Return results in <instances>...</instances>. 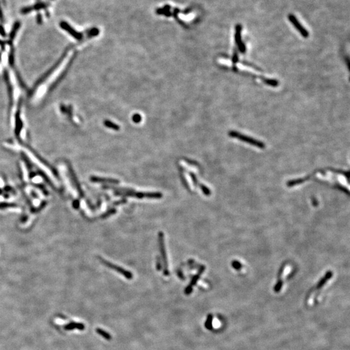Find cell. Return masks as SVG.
<instances>
[{
  "label": "cell",
  "instance_id": "cell-1",
  "mask_svg": "<svg viewBox=\"0 0 350 350\" xmlns=\"http://www.w3.org/2000/svg\"><path fill=\"white\" fill-rule=\"evenodd\" d=\"M73 53L67 51L61 57L60 60L42 77L35 85L31 93V101L38 103L44 99L53 89L55 86L64 76L72 60Z\"/></svg>",
  "mask_w": 350,
  "mask_h": 350
},
{
  "label": "cell",
  "instance_id": "cell-2",
  "mask_svg": "<svg viewBox=\"0 0 350 350\" xmlns=\"http://www.w3.org/2000/svg\"><path fill=\"white\" fill-rule=\"evenodd\" d=\"M229 135L231 136L232 138H237L239 140H241L242 141H244L245 143H247V144H249L252 145H254L255 147H257L260 148H264L265 145L263 144V142L255 140L252 138L249 137V136L247 135H243L242 134H240L238 132L236 131H230L229 132Z\"/></svg>",
  "mask_w": 350,
  "mask_h": 350
},
{
  "label": "cell",
  "instance_id": "cell-3",
  "mask_svg": "<svg viewBox=\"0 0 350 350\" xmlns=\"http://www.w3.org/2000/svg\"><path fill=\"white\" fill-rule=\"evenodd\" d=\"M288 18L289 19V21L291 22V23L293 24L295 27V28L300 32V33L303 37L307 38L309 36V32L303 27L300 22L298 21V19L296 18V17L294 15H289Z\"/></svg>",
  "mask_w": 350,
  "mask_h": 350
},
{
  "label": "cell",
  "instance_id": "cell-4",
  "mask_svg": "<svg viewBox=\"0 0 350 350\" xmlns=\"http://www.w3.org/2000/svg\"><path fill=\"white\" fill-rule=\"evenodd\" d=\"M241 31L242 26L240 24H237L235 26V40L237 44L239 50L241 53H244L246 51V48L244 43L241 40Z\"/></svg>",
  "mask_w": 350,
  "mask_h": 350
},
{
  "label": "cell",
  "instance_id": "cell-5",
  "mask_svg": "<svg viewBox=\"0 0 350 350\" xmlns=\"http://www.w3.org/2000/svg\"><path fill=\"white\" fill-rule=\"evenodd\" d=\"M60 26L61 28L65 31H66L68 33L76 38L77 40H81L82 38V34L81 32H77L75 31L71 26H70L67 22H61L60 23Z\"/></svg>",
  "mask_w": 350,
  "mask_h": 350
},
{
  "label": "cell",
  "instance_id": "cell-6",
  "mask_svg": "<svg viewBox=\"0 0 350 350\" xmlns=\"http://www.w3.org/2000/svg\"><path fill=\"white\" fill-rule=\"evenodd\" d=\"M102 261H103L102 263H103L104 264H105L106 266H108V267L112 269L113 270H115V271H118V272H119V273L123 274L126 278L128 279V280H131V279L132 278L133 275H132L130 272L127 271L126 270L123 269H122V268H120L119 267H118V266H116V265H114V264H112V263H109V262L107 261H105V260H102Z\"/></svg>",
  "mask_w": 350,
  "mask_h": 350
},
{
  "label": "cell",
  "instance_id": "cell-7",
  "mask_svg": "<svg viewBox=\"0 0 350 350\" xmlns=\"http://www.w3.org/2000/svg\"><path fill=\"white\" fill-rule=\"evenodd\" d=\"M48 5V4H47L46 3H44V2L37 3L35 5L30 6H26V7L22 8V10H21V12H22V14H23V15H26V14H28V13L31 12L32 10H41V9H44L45 8H47Z\"/></svg>",
  "mask_w": 350,
  "mask_h": 350
},
{
  "label": "cell",
  "instance_id": "cell-8",
  "mask_svg": "<svg viewBox=\"0 0 350 350\" xmlns=\"http://www.w3.org/2000/svg\"><path fill=\"white\" fill-rule=\"evenodd\" d=\"M160 250H161V254L163 257V260L165 265V271L164 274L165 275H169V272L167 270V256L165 253V249L164 246V237L163 233L161 232L160 233Z\"/></svg>",
  "mask_w": 350,
  "mask_h": 350
},
{
  "label": "cell",
  "instance_id": "cell-9",
  "mask_svg": "<svg viewBox=\"0 0 350 350\" xmlns=\"http://www.w3.org/2000/svg\"><path fill=\"white\" fill-rule=\"evenodd\" d=\"M64 328L65 329V330H67V331L73 330L74 329H77L79 330L82 331V330L85 329V326H84V324L82 323H77V322H70L69 323H68V324H67V325L65 326Z\"/></svg>",
  "mask_w": 350,
  "mask_h": 350
},
{
  "label": "cell",
  "instance_id": "cell-10",
  "mask_svg": "<svg viewBox=\"0 0 350 350\" xmlns=\"http://www.w3.org/2000/svg\"><path fill=\"white\" fill-rule=\"evenodd\" d=\"M20 22H15V23L13 25V27L12 29L10 32V40H12L15 37L16 35V32L18 31V29H19V27H20Z\"/></svg>",
  "mask_w": 350,
  "mask_h": 350
},
{
  "label": "cell",
  "instance_id": "cell-11",
  "mask_svg": "<svg viewBox=\"0 0 350 350\" xmlns=\"http://www.w3.org/2000/svg\"><path fill=\"white\" fill-rule=\"evenodd\" d=\"M96 331H97V333H98L99 335H100L101 336H102L103 337V338H105V339H106V340H110L112 339V336L110 335L108 333H107L106 331H105L102 330V329L97 328V329H96Z\"/></svg>",
  "mask_w": 350,
  "mask_h": 350
},
{
  "label": "cell",
  "instance_id": "cell-12",
  "mask_svg": "<svg viewBox=\"0 0 350 350\" xmlns=\"http://www.w3.org/2000/svg\"><path fill=\"white\" fill-rule=\"evenodd\" d=\"M92 181H97V182H103V181H105V182H108V183H118V181L115 180H111V179H106V178H97V177H94L92 179Z\"/></svg>",
  "mask_w": 350,
  "mask_h": 350
},
{
  "label": "cell",
  "instance_id": "cell-13",
  "mask_svg": "<svg viewBox=\"0 0 350 350\" xmlns=\"http://www.w3.org/2000/svg\"><path fill=\"white\" fill-rule=\"evenodd\" d=\"M212 320H213L212 316L209 315L208 317H207V321L206 322L205 326H206L207 329H208L210 330L212 329Z\"/></svg>",
  "mask_w": 350,
  "mask_h": 350
},
{
  "label": "cell",
  "instance_id": "cell-14",
  "mask_svg": "<svg viewBox=\"0 0 350 350\" xmlns=\"http://www.w3.org/2000/svg\"><path fill=\"white\" fill-rule=\"evenodd\" d=\"M36 21L38 24H42V16L40 14H38L36 16Z\"/></svg>",
  "mask_w": 350,
  "mask_h": 350
},
{
  "label": "cell",
  "instance_id": "cell-15",
  "mask_svg": "<svg viewBox=\"0 0 350 350\" xmlns=\"http://www.w3.org/2000/svg\"><path fill=\"white\" fill-rule=\"evenodd\" d=\"M3 10L1 8V6H0V22L2 23H3Z\"/></svg>",
  "mask_w": 350,
  "mask_h": 350
},
{
  "label": "cell",
  "instance_id": "cell-16",
  "mask_svg": "<svg viewBox=\"0 0 350 350\" xmlns=\"http://www.w3.org/2000/svg\"><path fill=\"white\" fill-rule=\"evenodd\" d=\"M0 34H1L3 36H6L5 31L3 27H2V25H0Z\"/></svg>",
  "mask_w": 350,
  "mask_h": 350
},
{
  "label": "cell",
  "instance_id": "cell-17",
  "mask_svg": "<svg viewBox=\"0 0 350 350\" xmlns=\"http://www.w3.org/2000/svg\"><path fill=\"white\" fill-rule=\"evenodd\" d=\"M36 1H37V2H38V1H40V0H36Z\"/></svg>",
  "mask_w": 350,
  "mask_h": 350
}]
</instances>
